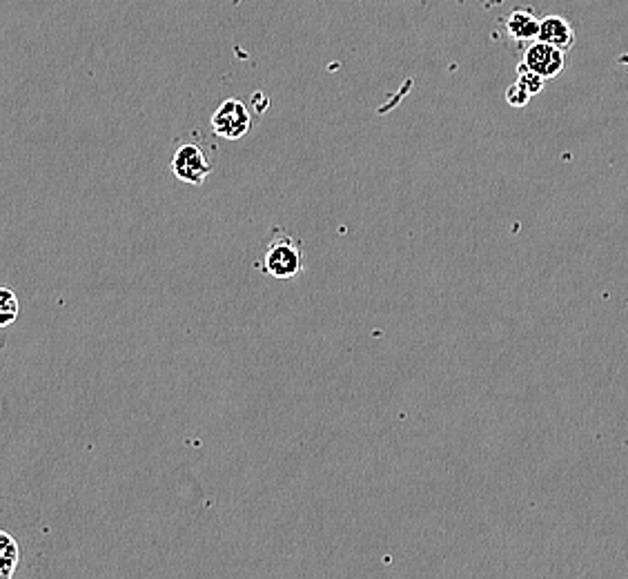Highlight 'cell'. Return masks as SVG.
Wrapping results in <instances>:
<instances>
[{
	"instance_id": "cell-9",
	"label": "cell",
	"mask_w": 628,
	"mask_h": 579,
	"mask_svg": "<svg viewBox=\"0 0 628 579\" xmlns=\"http://www.w3.org/2000/svg\"><path fill=\"white\" fill-rule=\"evenodd\" d=\"M517 83L522 85L524 90H526L528 94H531V96H537L539 92L544 90L546 78H542L539 74L528 70V67H526L524 63H519V67H517Z\"/></svg>"
},
{
	"instance_id": "cell-10",
	"label": "cell",
	"mask_w": 628,
	"mask_h": 579,
	"mask_svg": "<svg viewBox=\"0 0 628 579\" xmlns=\"http://www.w3.org/2000/svg\"><path fill=\"white\" fill-rule=\"evenodd\" d=\"M531 94H528L522 85L519 83H513L506 90V103L510 105V107H526L528 103H531Z\"/></svg>"
},
{
	"instance_id": "cell-6",
	"label": "cell",
	"mask_w": 628,
	"mask_h": 579,
	"mask_svg": "<svg viewBox=\"0 0 628 579\" xmlns=\"http://www.w3.org/2000/svg\"><path fill=\"white\" fill-rule=\"evenodd\" d=\"M539 25L542 21L533 9H515L506 18V32L517 43H535L539 38Z\"/></svg>"
},
{
	"instance_id": "cell-2",
	"label": "cell",
	"mask_w": 628,
	"mask_h": 579,
	"mask_svg": "<svg viewBox=\"0 0 628 579\" xmlns=\"http://www.w3.org/2000/svg\"><path fill=\"white\" fill-rule=\"evenodd\" d=\"M210 127L219 139L239 141L252 130L250 107L239 101V98H228V101H223L217 107V112L212 114Z\"/></svg>"
},
{
	"instance_id": "cell-8",
	"label": "cell",
	"mask_w": 628,
	"mask_h": 579,
	"mask_svg": "<svg viewBox=\"0 0 628 579\" xmlns=\"http://www.w3.org/2000/svg\"><path fill=\"white\" fill-rule=\"evenodd\" d=\"M18 314H21V303H18L16 292L9 286H3L0 288V326H12Z\"/></svg>"
},
{
	"instance_id": "cell-3",
	"label": "cell",
	"mask_w": 628,
	"mask_h": 579,
	"mask_svg": "<svg viewBox=\"0 0 628 579\" xmlns=\"http://www.w3.org/2000/svg\"><path fill=\"white\" fill-rule=\"evenodd\" d=\"M172 172L181 183L199 188V185H203L205 179L212 174V163L208 161V156H205L199 145L185 143L172 156Z\"/></svg>"
},
{
	"instance_id": "cell-4",
	"label": "cell",
	"mask_w": 628,
	"mask_h": 579,
	"mask_svg": "<svg viewBox=\"0 0 628 579\" xmlns=\"http://www.w3.org/2000/svg\"><path fill=\"white\" fill-rule=\"evenodd\" d=\"M528 70L539 74L546 81L551 78H557L559 74L564 72L566 67V52H562L559 47H553L542 41H535L526 47L524 61H522Z\"/></svg>"
},
{
	"instance_id": "cell-7",
	"label": "cell",
	"mask_w": 628,
	"mask_h": 579,
	"mask_svg": "<svg viewBox=\"0 0 628 579\" xmlns=\"http://www.w3.org/2000/svg\"><path fill=\"white\" fill-rule=\"evenodd\" d=\"M21 544L16 542L12 533H0V579H12L21 564Z\"/></svg>"
},
{
	"instance_id": "cell-1",
	"label": "cell",
	"mask_w": 628,
	"mask_h": 579,
	"mask_svg": "<svg viewBox=\"0 0 628 579\" xmlns=\"http://www.w3.org/2000/svg\"><path fill=\"white\" fill-rule=\"evenodd\" d=\"M261 270L263 274H268V277L281 281L297 277L303 270L301 241L290 237V234H277L268 245Z\"/></svg>"
},
{
	"instance_id": "cell-5",
	"label": "cell",
	"mask_w": 628,
	"mask_h": 579,
	"mask_svg": "<svg viewBox=\"0 0 628 579\" xmlns=\"http://www.w3.org/2000/svg\"><path fill=\"white\" fill-rule=\"evenodd\" d=\"M537 41L559 47L562 52H568L575 45V29L564 16H544L542 25H539Z\"/></svg>"
}]
</instances>
